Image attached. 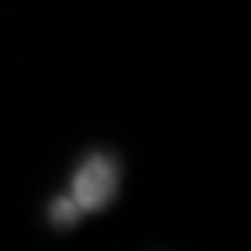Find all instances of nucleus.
<instances>
[{"instance_id": "2", "label": "nucleus", "mask_w": 251, "mask_h": 251, "mask_svg": "<svg viewBox=\"0 0 251 251\" xmlns=\"http://www.w3.org/2000/svg\"><path fill=\"white\" fill-rule=\"evenodd\" d=\"M81 215H84V212H81L78 204L70 198V193H67V196H59L53 204H50V221H53L56 226H73Z\"/></svg>"}, {"instance_id": "1", "label": "nucleus", "mask_w": 251, "mask_h": 251, "mask_svg": "<svg viewBox=\"0 0 251 251\" xmlns=\"http://www.w3.org/2000/svg\"><path fill=\"white\" fill-rule=\"evenodd\" d=\"M117 181H120V176H117V165L112 162V156L95 153L73 176L70 198L78 204V209L84 215L87 212H98L115 198Z\"/></svg>"}]
</instances>
